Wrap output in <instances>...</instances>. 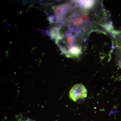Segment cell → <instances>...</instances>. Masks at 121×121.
Returning <instances> with one entry per match:
<instances>
[{
	"instance_id": "6da1fadb",
	"label": "cell",
	"mask_w": 121,
	"mask_h": 121,
	"mask_svg": "<svg viewBox=\"0 0 121 121\" xmlns=\"http://www.w3.org/2000/svg\"><path fill=\"white\" fill-rule=\"evenodd\" d=\"M93 12L82 8L76 10L67 20L69 30L84 35L93 30L97 20L96 13Z\"/></svg>"
},
{
	"instance_id": "7a4b0ae2",
	"label": "cell",
	"mask_w": 121,
	"mask_h": 121,
	"mask_svg": "<svg viewBox=\"0 0 121 121\" xmlns=\"http://www.w3.org/2000/svg\"><path fill=\"white\" fill-rule=\"evenodd\" d=\"M77 3L70 2L65 3L52 7V9L57 17L58 21H60L72 9H74L78 6Z\"/></svg>"
},
{
	"instance_id": "3957f363",
	"label": "cell",
	"mask_w": 121,
	"mask_h": 121,
	"mask_svg": "<svg viewBox=\"0 0 121 121\" xmlns=\"http://www.w3.org/2000/svg\"><path fill=\"white\" fill-rule=\"evenodd\" d=\"M87 91L86 87L81 83L76 84L70 91L69 97L74 102L79 99H83L87 97Z\"/></svg>"
},
{
	"instance_id": "277c9868",
	"label": "cell",
	"mask_w": 121,
	"mask_h": 121,
	"mask_svg": "<svg viewBox=\"0 0 121 121\" xmlns=\"http://www.w3.org/2000/svg\"><path fill=\"white\" fill-rule=\"evenodd\" d=\"M78 2L80 7L82 8L87 10L91 9L95 5L94 1H80Z\"/></svg>"
},
{
	"instance_id": "5b68a950",
	"label": "cell",
	"mask_w": 121,
	"mask_h": 121,
	"mask_svg": "<svg viewBox=\"0 0 121 121\" xmlns=\"http://www.w3.org/2000/svg\"><path fill=\"white\" fill-rule=\"evenodd\" d=\"M59 29L55 27L52 28L50 31V36L52 39H57L59 37Z\"/></svg>"
}]
</instances>
